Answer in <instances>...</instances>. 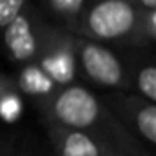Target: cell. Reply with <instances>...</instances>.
<instances>
[{"instance_id":"cell-1","label":"cell","mask_w":156,"mask_h":156,"mask_svg":"<svg viewBox=\"0 0 156 156\" xmlns=\"http://www.w3.org/2000/svg\"><path fill=\"white\" fill-rule=\"evenodd\" d=\"M35 108L42 123L85 132L118 156H152V151L136 140L107 108L99 94L81 83L59 87Z\"/></svg>"},{"instance_id":"cell-2","label":"cell","mask_w":156,"mask_h":156,"mask_svg":"<svg viewBox=\"0 0 156 156\" xmlns=\"http://www.w3.org/2000/svg\"><path fill=\"white\" fill-rule=\"evenodd\" d=\"M138 15L140 11L127 0H87L70 31L94 42L127 50Z\"/></svg>"},{"instance_id":"cell-3","label":"cell","mask_w":156,"mask_h":156,"mask_svg":"<svg viewBox=\"0 0 156 156\" xmlns=\"http://www.w3.org/2000/svg\"><path fill=\"white\" fill-rule=\"evenodd\" d=\"M75 37V59L79 72L92 87L108 92H130L129 62L121 48H112L83 37Z\"/></svg>"},{"instance_id":"cell-4","label":"cell","mask_w":156,"mask_h":156,"mask_svg":"<svg viewBox=\"0 0 156 156\" xmlns=\"http://www.w3.org/2000/svg\"><path fill=\"white\" fill-rule=\"evenodd\" d=\"M50 19L42 13L35 2L28 4L2 31H0V48L4 57L15 66L35 62Z\"/></svg>"},{"instance_id":"cell-5","label":"cell","mask_w":156,"mask_h":156,"mask_svg":"<svg viewBox=\"0 0 156 156\" xmlns=\"http://www.w3.org/2000/svg\"><path fill=\"white\" fill-rule=\"evenodd\" d=\"M35 64H39L51 77L57 87L77 83L79 72H77L73 33L50 20Z\"/></svg>"},{"instance_id":"cell-6","label":"cell","mask_w":156,"mask_h":156,"mask_svg":"<svg viewBox=\"0 0 156 156\" xmlns=\"http://www.w3.org/2000/svg\"><path fill=\"white\" fill-rule=\"evenodd\" d=\"M118 121L147 149L156 145V103H151L132 92H107L99 96Z\"/></svg>"},{"instance_id":"cell-7","label":"cell","mask_w":156,"mask_h":156,"mask_svg":"<svg viewBox=\"0 0 156 156\" xmlns=\"http://www.w3.org/2000/svg\"><path fill=\"white\" fill-rule=\"evenodd\" d=\"M46 129V141L53 156H118L92 136L61 127L55 123H42Z\"/></svg>"},{"instance_id":"cell-8","label":"cell","mask_w":156,"mask_h":156,"mask_svg":"<svg viewBox=\"0 0 156 156\" xmlns=\"http://www.w3.org/2000/svg\"><path fill=\"white\" fill-rule=\"evenodd\" d=\"M129 62L130 92L140 98L156 103V59L154 48L145 50H123Z\"/></svg>"},{"instance_id":"cell-9","label":"cell","mask_w":156,"mask_h":156,"mask_svg":"<svg viewBox=\"0 0 156 156\" xmlns=\"http://www.w3.org/2000/svg\"><path fill=\"white\" fill-rule=\"evenodd\" d=\"M15 85L24 99H30L35 107H39L42 101H46L59 87L53 83L51 77L35 62L19 66L15 75Z\"/></svg>"},{"instance_id":"cell-10","label":"cell","mask_w":156,"mask_h":156,"mask_svg":"<svg viewBox=\"0 0 156 156\" xmlns=\"http://www.w3.org/2000/svg\"><path fill=\"white\" fill-rule=\"evenodd\" d=\"M85 4L87 0H42L41 9L53 24L62 26L70 31Z\"/></svg>"},{"instance_id":"cell-11","label":"cell","mask_w":156,"mask_h":156,"mask_svg":"<svg viewBox=\"0 0 156 156\" xmlns=\"http://www.w3.org/2000/svg\"><path fill=\"white\" fill-rule=\"evenodd\" d=\"M24 110V98L19 92L13 75L0 72V118L15 121Z\"/></svg>"},{"instance_id":"cell-12","label":"cell","mask_w":156,"mask_h":156,"mask_svg":"<svg viewBox=\"0 0 156 156\" xmlns=\"http://www.w3.org/2000/svg\"><path fill=\"white\" fill-rule=\"evenodd\" d=\"M154 42H156V11H140L127 50L154 48Z\"/></svg>"},{"instance_id":"cell-13","label":"cell","mask_w":156,"mask_h":156,"mask_svg":"<svg viewBox=\"0 0 156 156\" xmlns=\"http://www.w3.org/2000/svg\"><path fill=\"white\" fill-rule=\"evenodd\" d=\"M9 156H53L48 141L41 145L33 136H13Z\"/></svg>"},{"instance_id":"cell-14","label":"cell","mask_w":156,"mask_h":156,"mask_svg":"<svg viewBox=\"0 0 156 156\" xmlns=\"http://www.w3.org/2000/svg\"><path fill=\"white\" fill-rule=\"evenodd\" d=\"M33 0H0V31H2Z\"/></svg>"},{"instance_id":"cell-15","label":"cell","mask_w":156,"mask_h":156,"mask_svg":"<svg viewBox=\"0 0 156 156\" xmlns=\"http://www.w3.org/2000/svg\"><path fill=\"white\" fill-rule=\"evenodd\" d=\"M138 11H156V0H127Z\"/></svg>"},{"instance_id":"cell-16","label":"cell","mask_w":156,"mask_h":156,"mask_svg":"<svg viewBox=\"0 0 156 156\" xmlns=\"http://www.w3.org/2000/svg\"><path fill=\"white\" fill-rule=\"evenodd\" d=\"M11 141H13V138H4V136H0V156H9Z\"/></svg>"}]
</instances>
